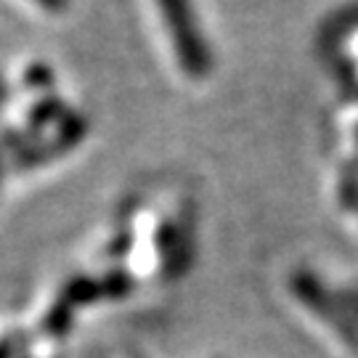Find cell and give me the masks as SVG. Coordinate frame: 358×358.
<instances>
[{"instance_id":"obj_1","label":"cell","mask_w":358,"mask_h":358,"mask_svg":"<svg viewBox=\"0 0 358 358\" xmlns=\"http://www.w3.org/2000/svg\"><path fill=\"white\" fill-rule=\"evenodd\" d=\"M157 8L165 22L173 53L178 59L183 75L205 77L213 69V51L199 27L194 0H157Z\"/></svg>"},{"instance_id":"obj_2","label":"cell","mask_w":358,"mask_h":358,"mask_svg":"<svg viewBox=\"0 0 358 358\" xmlns=\"http://www.w3.org/2000/svg\"><path fill=\"white\" fill-rule=\"evenodd\" d=\"M85 130H88V120L77 112H69V115L56 125L51 138H35V141L24 146L19 154H13V165L19 170H29V167L45 165L48 159L59 157V154L69 152L72 146L85 138Z\"/></svg>"},{"instance_id":"obj_3","label":"cell","mask_w":358,"mask_h":358,"mask_svg":"<svg viewBox=\"0 0 358 358\" xmlns=\"http://www.w3.org/2000/svg\"><path fill=\"white\" fill-rule=\"evenodd\" d=\"M66 115H69V109H66V103L62 101L59 96H53V93H43L38 101L27 109L24 130H29L35 138H40V133H43V130L56 128Z\"/></svg>"},{"instance_id":"obj_4","label":"cell","mask_w":358,"mask_h":358,"mask_svg":"<svg viewBox=\"0 0 358 358\" xmlns=\"http://www.w3.org/2000/svg\"><path fill=\"white\" fill-rule=\"evenodd\" d=\"M24 85L27 90H35V93H45V90L53 85V72L48 64H40V62H35V64H29L24 69Z\"/></svg>"},{"instance_id":"obj_5","label":"cell","mask_w":358,"mask_h":358,"mask_svg":"<svg viewBox=\"0 0 358 358\" xmlns=\"http://www.w3.org/2000/svg\"><path fill=\"white\" fill-rule=\"evenodd\" d=\"M32 3L48 13H64L66 6H69V0H32Z\"/></svg>"},{"instance_id":"obj_6","label":"cell","mask_w":358,"mask_h":358,"mask_svg":"<svg viewBox=\"0 0 358 358\" xmlns=\"http://www.w3.org/2000/svg\"><path fill=\"white\" fill-rule=\"evenodd\" d=\"M6 101H8V80L0 72V109L6 106Z\"/></svg>"},{"instance_id":"obj_7","label":"cell","mask_w":358,"mask_h":358,"mask_svg":"<svg viewBox=\"0 0 358 358\" xmlns=\"http://www.w3.org/2000/svg\"><path fill=\"white\" fill-rule=\"evenodd\" d=\"M11 154H8V149L0 143V180H3V170H6V159H8Z\"/></svg>"},{"instance_id":"obj_8","label":"cell","mask_w":358,"mask_h":358,"mask_svg":"<svg viewBox=\"0 0 358 358\" xmlns=\"http://www.w3.org/2000/svg\"><path fill=\"white\" fill-rule=\"evenodd\" d=\"M0 358H11V345L8 343H0Z\"/></svg>"}]
</instances>
